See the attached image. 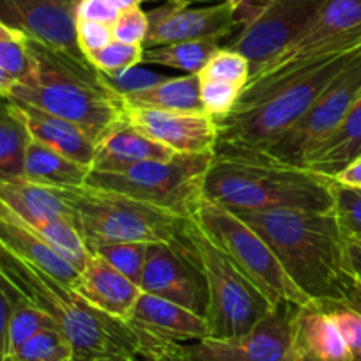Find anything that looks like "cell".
<instances>
[{"mask_svg":"<svg viewBox=\"0 0 361 361\" xmlns=\"http://www.w3.org/2000/svg\"><path fill=\"white\" fill-rule=\"evenodd\" d=\"M275 252L301 293L315 303L349 305L356 296V275L333 211H234Z\"/></svg>","mask_w":361,"mask_h":361,"instance_id":"1","label":"cell"},{"mask_svg":"<svg viewBox=\"0 0 361 361\" xmlns=\"http://www.w3.org/2000/svg\"><path fill=\"white\" fill-rule=\"evenodd\" d=\"M34 73L15 83L8 99L69 121L96 145L128 126V106L89 59L54 51L29 39Z\"/></svg>","mask_w":361,"mask_h":361,"instance_id":"2","label":"cell"},{"mask_svg":"<svg viewBox=\"0 0 361 361\" xmlns=\"http://www.w3.org/2000/svg\"><path fill=\"white\" fill-rule=\"evenodd\" d=\"M0 287L11 301L25 300L48 315L71 342L75 361L131 356L140 343V333L133 324L90 307L69 283L20 259L2 245Z\"/></svg>","mask_w":361,"mask_h":361,"instance_id":"3","label":"cell"},{"mask_svg":"<svg viewBox=\"0 0 361 361\" xmlns=\"http://www.w3.org/2000/svg\"><path fill=\"white\" fill-rule=\"evenodd\" d=\"M329 177L255 151L216 145L204 197L232 211H331Z\"/></svg>","mask_w":361,"mask_h":361,"instance_id":"4","label":"cell"},{"mask_svg":"<svg viewBox=\"0 0 361 361\" xmlns=\"http://www.w3.org/2000/svg\"><path fill=\"white\" fill-rule=\"evenodd\" d=\"M180 241L185 243L206 283L209 336L232 338L243 335L275 307L228 262L192 218H186L183 224Z\"/></svg>","mask_w":361,"mask_h":361,"instance_id":"5","label":"cell"},{"mask_svg":"<svg viewBox=\"0 0 361 361\" xmlns=\"http://www.w3.org/2000/svg\"><path fill=\"white\" fill-rule=\"evenodd\" d=\"M213 159L206 154H176L163 161H144L123 170H90L85 185L106 190L158 207L179 218H190L204 197V179Z\"/></svg>","mask_w":361,"mask_h":361,"instance_id":"6","label":"cell"},{"mask_svg":"<svg viewBox=\"0 0 361 361\" xmlns=\"http://www.w3.org/2000/svg\"><path fill=\"white\" fill-rule=\"evenodd\" d=\"M190 218L271 305L283 301L294 305L310 303L287 275L262 235L243 221L234 211L202 197Z\"/></svg>","mask_w":361,"mask_h":361,"instance_id":"7","label":"cell"},{"mask_svg":"<svg viewBox=\"0 0 361 361\" xmlns=\"http://www.w3.org/2000/svg\"><path fill=\"white\" fill-rule=\"evenodd\" d=\"M66 193L89 252L110 243H172L186 220L106 190L80 186Z\"/></svg>","mask_w":361,"mask_h":361,"instance_id":"8","label":"cell"},{"mask_svg":"<svg viewBox=\"0 0 361 361\" xmlns=\"http://www.w3.org/2000/svg\"><path fill=\"white\" fill-rule=\"evenodd\" d=\"M326 0H253L238 13L241 30L225 47L245 55L252 73L286 50L315 18Z\"/></svg>","mask_w":361,"mask_h":361,"instance_id":"9","label":"cell"},{"mask_svg":"<svg viewBox=\"0 0 361 361\" xmlns=\"http://www.w3.org/2000/svg\"><path fill=\"white\" fill-rule=\"evenodd\" d=\"M361 99V50L319 96L310 110L266 151H255L275 161L303 166L307 156L338 126ZM305 169V166H303Z\"/></svg>","mask_w":361,"mask_h":361,"instance_id":"10","label":"cell"},{"mask_svg":"<svg viewBox=\"0 0 361 361\" xmlns=\"http://www.w3.org/2000/svg\"><path fill=\"white\" fill-rule=\"evenodd\" d=\"M140 290L180 305L206 319V283L180 241V232L172 243H151L147 246Z\"/></svg>","mask_w":361,"mask_h":361,"instance_id":"11","label":"cell"},{"mask_svg":"<svg viewBox=\"0 0 361 361\" xmlns=\"http://www.w3.org/2000/svg\"><path fill=\"white\" fill-rule=\"evenodd\" d=\"M300 305H275L250 331L232 338H207L188 345L195 361H287L290 321Z\"/></svg>","mask_w":361,"mask_h":361,"instance_id":"12","label":"cell"},{"mask_svg":"<svg viewBox=\"0 0 361 361\" xmlns=\"http://www.w3.org/2000/svg\"><path fill=\"white\" fill-rule=\"evenodd\" d=\"M80 0H0V22L54 51L87 59L76 39Z\"/></svg>","mask_w":361,"mask_h":361,"instance_id":"13","label":"cell"},{"mask_svg":"<svg viewBox=\"0 0 361 361\" xmlns=\"http://www.w3.org/2000/svg\"><path fill=\"white\" fill-rule=\"evenodd\" d=\"M149 32L145 48L192 39H225L238 27L235 9L227 2L206 8H190V0H169L147 13Z\"/></svg>","mask_w":361,"mask_h":361,"instance_id":"14","label":"cell"},{"mask_svg":"<svg viewBox=\"0 0 361 361\" xmlns=\"http://www.w3.org/2000/svg\"><path fill=\"white\" fill-rule=\"evenodd\" d=\"M0 200L54 248L76 225L75 209L66 190L34 185L30 180H2Z\"/></svg>","mask_w":361,"mask_h":361,"instance_id":"15","label":"cell"},{"mask_svg":"<svg viewBox=\"0 0 361 361\" xmlns=\"http://www.w3.org/2000/svg\"><path fill=\"white\" fill-rule=\"evenodd\" d=\"M128 126L147 135L177 154L213 152L218 142V124L214 117L207 114L128 109Z\"/></svg>","mask_w":361,"mask_h":361,"instance_id":"16","label":"cell"},{"mask_svg":"<svg viewBox=\"0 0 361 361\" xmlns=\"http://www.w3.org/2000/svg\"><path fill=\"white\" fill-rule=\"evenodd\" d=\"M287 361H350L338 328L315 301L300 305L294 312Z\"/></svg>","mask_w":361,"mask_h":361,"instance_id":"17","label":"cell"},{"mask_svg":"<svg viewBox=\"0 0 361 361\" xmlns=\"http://www.w3.org/2000/svg\"><path fill=\"white\" fill-rule=\"evenodd\" d=\"M73 289L90 305L106 315L128 321L142 294L140 287L114 269L102 257L90 253L80 269Z\"/></svg>","mask_w":361,"mask_h":361,"instance_id":"18","label":"cell"},{"mask_svg":"<svg viewBox=\"0 0 361 361\" xmlns=\"http://www.w3.org/2000/svg\"><path fill=\"white\" fill-rule=\"evenodd\" d=\"M128 322L173 342H199L209 336V324L202 315L147 293L138 296Z\"/></svg>","mask_w":361,"mask_h":361,"instance_id":"19","label":"cell"},{"mask_svg":"<svg viewBox=\"0 0 361 361\" xmlns=\"http://www.w3.org/2000/svg\"><path fill=\"white\" fill-rule=\"evenodd\" d=\"M16 112L25 123L30 137L41 144L48 145L54 151L75 159L85 166H92L98 145L90 140L80 128L71 124L69 121L61 119L57 116L36 109V106L25 105V103L13 102Z\"/></svg>","mask_w":361,"mask_h":361,"instance_id":"20","label":"cell"},{"mask_svg":"<svg viewBox=\"0 0 361 361\" xmlns=\"http://www.w3.org/2000/svg\"><path fill=\"white\" fill-rule=\"evenodd\" d=\"M361 156V99L345 114L338 126L307 156L305 169L335 177Z\"/></svg>","mask_w":361,"mask_h":361,"instance_id":"21","label":"cell"},{"mask_svg":"<svg viewBox=\"0 0 361 361\" xmlns=\"http://www.w3.org/2000/svg\"><path fill=\"white\" fill-rule=\"evenodd\" d=\"M176 154L177 152L170 151L169 147L152 140L135 128L124 126L96 147V156L90 170L112 172V170L128 169L137 163L163 161L173 158Z\"/></svg>","mask_w":361,"mask_h":361,"instance_id":"22","label":"cell"},{"mask_svg":"<svg viewBox=\"0 0 361 361\" xmlns=\"http://www.w3.org/2000/svg\"><path fill=\"white\" fill-rule=\"evenodd\" d=\"M89 172V166L54 151L34 138L25 151L23 179L30 180L34 185L57 190L80 188L85 185Z\"/></svg>","mask_w":361,"mask_h":361,"instance_id":"23","label":"cell"},{"mask_svg":"<svg viewBox=\"0 0 361 361\" xmlns=\"http://www.w3.org/2000/svg\"><path fill=\"white\" fill-rule=\"evenodd\" d=\"M128 109L159 110L177 114H206L200 99L199 75H183L163 80L151 89L121 96Z\"/></svg>","mask_w":361,"mask_h":361,"instance_id":"24","label":"cell"},{"mask_svg":"<svg viewBox=\"0 0 361 361\" xmlns=\"http://www.w3.org/2000/svg\"><path fill=\"white\" fill-rule=\"evenodd\" d=\"M30 137L11 99L0 103V183L23 179V163Z\"/></svg>","mask_w":361,"mask_h":361,"instance_id":"25","label":"cell"},{"mask_svg":"<svg viewBox=\"0 0 361 361\" xmlns=\"http://www.w3.org/2000/svg\"><path fill=\"white\" fill-rule=\"evenodd\" d=\"M221 48L216 39H192L145 48L142 64L179 69L185 75H199L206 62Z\"/></svg>","mask_w":361,"mask_h":361,"instance_id":"26","label":"cell"},{"mask_svg":"<svg viewBox=\"0 0 361 361\" xmlns=\"http://www.w3.org/2000/svg\"><path fill=\"white\" fill-rule=\"evenodd\" d=\"M0 68L16 83L27 82L34 73L29 37L2 22H0Z\"/></svg>","mask_w":361,"mask_h":361,"instance_id":"27","label":"cell"},{"mask_svg":"<svg viewBox=\"0 0 361 361\" xmlns=\"http://www.w3.org/2000/svg\"><path fill=\"white\" fill-rule=\"evenodd\" d=\"M16 361H75L71 342L59 328H44L27 340L15 356ZM6 360V361H8Z\"/></svg>","mask_w":361,"mask_h":361,"instance_id":"28","label":"cell"},{"mask_svg":"<svg viewBox=\"0 0 361 361\" xmlns=\"http://www.w3.org/2000/svg\"><path fill=\"white\" fill-rule=\"evenodd\" d=\"M11 315H9V326H8V353H6V360L15 356L18 353L20 347L32 338L37 331L44 328H51L55 326L50 321L48 315L37 310L34 305L27 303L25 300H15L11 301ZM57 328V326H55ZM4 360V361H6Z\"/></svg>","mask_w":361,"mask_h":361,"instance_id":"29","label":"cell"},{"mask_svg":"<svg viewBox=\"0 0 361 361\" xmlns=\"http://www.w3.org/2000/svg\"><path fill=\"white\" fill-rule=\"evenodd\" d=\"M147 246L149 243H110V245L98 246L90 253L102 257L114 269L123 273L140 287Z\"/></svg>","mask_w":361,"mask_h":361,"instance_id":"30","label":"cell"},{"mask_svg":"<svg viewBox=\"0 0 361 361\" xmlns=\"http://www.w3.org/2000/svg\"><path fill=\"white\" fill-rule=\"evenodd\" d=\"M252 75V66L245 55L221 47L209 61L206 62L199 73V78L220 80V82L234 83V85L245 89Z\"/></svg>","mask_w":361,"mask_h":361,"instance_id":"31","label":"cell"},{"mask_svg":"<svg viewBox=\"0 0 361 361\" xmlns=\"http://www.w3.org/2000/svg\"><path fill=\"white\" fill-rule=\"evenodd\" d=\"M333 180V179H331ZM333 214L345 238L361 239V190L331 183Z\"/></svg>","mask_w":361,"mask_h":361,"instance_id":"32","label":"cell"},{"mask_svg":"<svg viewBox=\"0 0 361 361\" xmlns=\"http://www.w3.org/2000/svg\"><path fill=\"white\" fill-rule=\"evenodd\" d=\"M144 47L142 44H126L121 41H112L102 50L90 54L89 62L103 75H117L126 69L142 64Z\"/></svg>","mask_w":361,"mask_h":361,"instance_id":"33","label":"cell"},{"mask_svg":"<svg viewBox=\"0 0 361 361\" xmlns=\"http://www.w3.org/2000/svg\"><path fill=\"white\" fill-rule=\"evenodd\" d=\"M137 329L140 333V343L128 361H195L190 354L188 345L183 342H173V340L161 338L140 328Z\"/></svg>","mask_w":361,"mask_h":361,"instance_id":"34","label":"cell"},{"mask_svg":"<svg viewBox=\"0 0 361 361\" xmlns=\"http://www.w3.org/2000/svg\"><path fill=\"white\" fill-rule=\"evenodd\" d=\"M319 305L324 308L326 314L333 319L338 328L349 349L350 361H361V312L345 303H336V301H326Z\"/></svg>","mask_w":361,"mask_h":361,"instance_id":"35","label":"cell"},{"mask_svg":"<svg viewBox=\"0 0 361 361\" xmlns=\"http://www.w3.org/2000/svg\"><path fill=\"white\" fill-rule=\"evenodd\" d=\"M200 80V99L207 116L220 119L228 116L234 110L239 96H241V87L234 83L220 82V80L199 78Z\"/></svg>","mask_w":361,"mask_h":361,"instance_id":"36","label":"cell"},{"mask_svg":"<svg viewBox=\"0 0 361 361\" xmlns=\"http://www.w3.org/2000/svg\"><path fill=\"white\" fill-rule=\"evenodd\" d=\"M149 32V18L147 13L142 11L140 6L126 9L119 13L117 20L112 25L114 41H121L126 44H142Z\"/></svg>","mask_w":361,"mask_h":361,"instance_id":"37","label":"cell"},{"mask_svg":"<svg viewBox=\"0 0 361 361\" xmlns=\"http://www.w3.org/2000/svg\"><path fill=\"white\" fill-rule=\"evenodd\" d=\"M169 76H161L154 71H149L144 68H135L126 69L123 73H117V75H105L106 83L116 90L119 96L131 94V92H138V90L151 89V87L158 85L163 80H166Z\"/></svg>","mask_w":361,"mask_h":361,"instance_id":"38","label":"cell"},{"mask_svg":"<svg viewBox=\"0 0 361 361\" xmlns=\"http://www.w3.org/2000/svg\"><path fill=\"white\" fill-rule=\"evenodd\" d=\"M76 39L78 47L85 57L90 54L102 50L106 44L114 41L112 25L102 22H89V20H78L76 22Z\"/></svg>","mask_w":361,"mask_h":361,"instance_id":"39","label":"cell"},{"mask_svg":"<svg viewBox=\"0 0 361 361\" xmlns=\"http://www.w3.org/2000/svg\"><path fill=\"white\" fill-rule=\"evenodd\" d=\"M119 16V11L110 4L109 0H80L76 8V22L89 20V22H102L114 25Z\"/></svg>","mask_w":361,"mask_h":361,"instance_id":"40","label":"cell"},{"mask_svg":"<svg viewBox=\"0 0 361 361\" xmlns=\"http://www.w3.org/2000/svg\"><path fill=\"white\" fill-rule=\"evenodd\" d=\"M11 308V300L6 294V290L0 287V361L6 360V353H8V326Z\"/></svg>","mask_w":361,"mask_h":361,"instance_id":"41","label":"cell"},{"mask_svg":"<svg viewBox=\"0 0 361 361\" xmlns=\"http://www.w3.org/2000/svg\"><path fill=\"white\" fill-rule=\"evenodd\" d=\"M331 179L343 186L361 190V156L357 159H354L350 165H347L342 172H338L335 177H331Z\"/></svg>","mask_w":361,"mask_h":361,"instance_id":"42","label":"cell"},{"mask_svg":"<svg viewBox=\"0 0 361 361\" xmlns=\"http://www.w3.org/2000/svg\"><path fill=\"white\" fill-rule=\"evenodd\" d=\"M347 255L354 275L361 280V239L347 238Z\"/></svg>","mask_w":361,"mask_h":361,"instance_id":"43","label":"cell"},{"mask_svg":"<svg viewBox=\"0 0 361 361\" xmlns=\"http://www.w3.org/2000/svg\"><path fill=\"white\" fill-rule=\"evenodd\" d=\"M15 83H16L15 80H13L11 76L4 71V69L0 68V94L8 98L9 92H11V89L15 87Z\"/></svg>","mask_w":361,"mask_h":361,"instance_id":"44","label":"cell"},{"mask_svg":"<svg viewBox=\"0 0 361 361\" xmlns=\"http://www.w3.org/2000/svg\"><path fill=\"white\" fill-rule=\"evenodd\" d=\"M110 4L117 9L119 13L126 11V9L135 8V6H140V0H109Z\"/></svg>","mask_w":361,"mask_h":361,"instance_id":"45","label":"cell"},{"mask_svg":"<svg viewBox=\"0 0 361 361\" xmlns=\"http://www.w3.org/2000/svg\"><path fill=\"white\" fill-rule=\"evenodd\" d=\"M356 296H354V300L350 301L349 303V307H353V308H356V310H360L361 312V280L357 279L356 276Z\"/></svg>","mask_w":361,"mask_h":361,"instance_id":"46","label":"cell"},{"mask_svg":"<svg viewBox=\"0 0 361 361\" xmlns=\"http://www.w3.org/2000/svg\"><path fill=\"white\" fill-rule=\"evenodd\" d=\"M221 2H227V4H231L232 8L235 9V15H238V13L241 11L243 8H246V6H248L252 0H221Z\"/></svg>","mask_w":361,"mask_h":361,"instance_id":"47","label":"cell"},{"mask_svg":"<svg viewBox=\"0 0 361 361\" xmlns=\"http://www.w3.org/2000/svg\"><path fill=\"white\" fill-rule=\"evenodd\" d=\"M130 356H109V357H99V360H92V361H128Z\"/></svg>","mask_w":361,"mask_h":361,"instance_id":"48","label":"cell"},{"mask_svg":"<svg viewBox=\"0 0 361 361\" xmlns=\"http://www.w3.org/2000/svg\"><path fill=\"white\" fill-rule=\"evenodd\" d=\"M4 99H6V96H2V94H0V103L4 102Z\"/></svg>","mask_w":361,"mask_h":361,"instance_id":"49","label":"cell"},{"mask_svg":"<svg viewBox=\"0 0 361 361\" xmlns=\"http://www.w3.org/2000/svg\"><path fill=\"white\" fill-rule=\"evenodd\" d=\"M142 2H147V0H140V4H142Z\"/></svg>","mask_w":361,"mask_h":361,"instance_id":"50","label":"cell"},{"mask_svg":"<svg viewBox=\"0 0 361 361\" xmlns=\"http://www.w3.org/2000/svg\"><path fill=\"white\" fill-rule=\"evenodd\" d=\"M8 361H16V360H8Z\"/></svg>","mask_w":361,"mask_h":361,"instance_id":"51","label":"cell"}]
</instances>
